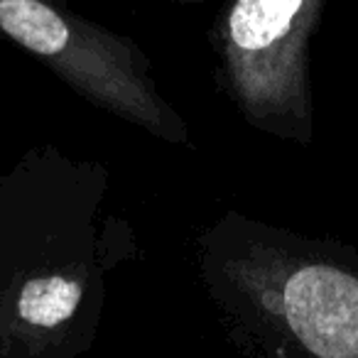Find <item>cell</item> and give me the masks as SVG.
<instances>
[{
    "label": "cell",
    "instance_id": "6da1fadb",
    "mask_svg": "<svg viewBox=\"0 0 358 358\" xmlns=\"http://www.w3.org/2000/svg\"><path fill=\"white\" fill-rule=\"evenodd\" d=\"M106 196L103 164L57 145L0 172V358L94 348L108 273L135 253L133 229Z\"/></svg>",
    "mask_w": 358,
    "mask_h": 358
},
{
    "label": "cell",
    "instance_id": "3957f363",
    "mask_svg": "<svg viewBox=\"0 0 358 358\" xmlns=\"http://www.w3.org/2000/svg\"><path fill=\"white\" fill-rule=\"evenodd\" d=\"M327 0H229L214 30L219 79L250 128L314 140L309 50Z\"/></svg>",
    "mask_w": 358,
    "mask_h": 358
},
{
    "label": "cell",
    "instance_id": "8992f818",
    "mask_svg": "<svg viewBox=\"0 0 358 358\" xmlns=\"http://www.w3.org/2000/svg\"><path fill=\"white\" fill-rule=\"evenodd\" d=\"M177 3H189V6H196V3H204V0H177Z\"/></svg>",
    "mask_w": 358,
    "mask_h": 358
},
{
    "label": "cell",
    "instance_id": "7a4b0ae2",
    "mask_svg": "<svg viewBox=\"0 0 358 358\" xmlns=\"http://www.w3.org/2000/svg\"><path fill=\"white\" fill-rule=\"evenodd\" d=\"M194 263L243 353L358 358V245L226 211L196 236Z\"/></svg>",
    "mask_w": 358,
    "mask_h": 358
},
{
    "label": "cell",
    "instance_id": "5b68a950",
    "mask_svg": "<svg viewBox=\"0 0 358 358\" xmlns=\"http://www.w3.org/2000/svg\"><path fill=\"white\" fill-rule=\"evenodd\" d=\"M47 3H52V6H62V8H66L64 0H47Z\"/></svg>",
    "mask_w": 358,
    "mask_h": 358
},
{
    "label": "cell",
    "instance_id": "277c9868",
    "mask_svg": "<svg viewBox=\"0 0 358 358\" xmlns=\"http://www.w3.org/2000/svg\"><path fill=\"white\" fill-rule=\"evenodd\" d=\"M0 32L94 106L164 143L189 145L185 120L159 94L148 57L130 37L47 0H0Z\"/></svg>",
    "mask_w": 358,
    "mask_h": 358
}]
</instances>
